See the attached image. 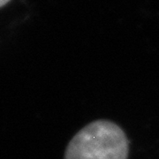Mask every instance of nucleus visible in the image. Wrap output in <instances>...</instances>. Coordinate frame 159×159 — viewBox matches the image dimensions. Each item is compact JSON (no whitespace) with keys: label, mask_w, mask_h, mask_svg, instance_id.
Listing matches in <instances>:
<instances>
[{"label":"nucleus","mask_w":159,"mask_h":159,"mask_svg":"<svg viewBox=\"0 0 159 159\" xmlns=\"http://www.w3.org/2000/svg\"><path fill=\"white\" fill-rule=\"evenodd\" d=\"M10 0H0V7L3 6H5L6 3H8Z\"/></svg>","instance_id":"nucleus-2"},{"label":"nucleus","mask_w":159,"mask_h":159,"mask_svg":"<svg viewBox=\"0 0 159 159\" xmlns=\"http://www.w3.org/2000/svg\"><path fill=\"white\" fill-rule=\"evenodd\" d=\"M129 142L113 121L97 119L78 131L68 142L65 159H128Z\"/></svg>","instance_id":"nucleus-1"}]
</instances>
